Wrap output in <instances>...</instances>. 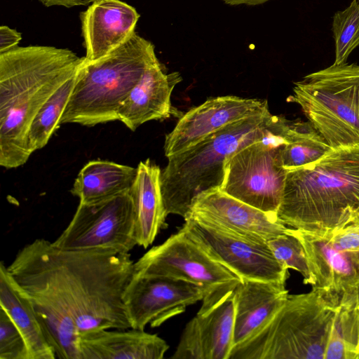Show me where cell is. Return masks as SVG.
Segmentation results:
<instances>
[{
    "instance_id": "obj_1",
    "label": "cell",
    "mask_w": 359,
    "mask_h": 359,
    "mask_svg": "<svg viewBox=\"0 0 359 359\" xmlns=\"http://www.w3.org/2000/svg\"><path fill=\"white\" fill-rule=\"evenodd\" d=\"M8 266L51 285L68 305L79 334L131 328L123 300L133 274L130 252L62 249L37 238L22 247Z\"/></svg>"
},
{
    "instance_id": "obj_2",
    "label": "cell",
    "mask_w": 359,
    "mask_h": 359,
    "mask_svg": "<svg viewBox=\"0 0 359 359\" xmlns=\"http://www.w3.org/2000/svg\"><path fill=\"white\" fill-rule=\"evenodd\" d=\"M83 60L53 46L15 47L0 53V165H23L32 154L27 133L37 112Z\"/></svg>"
},
{
    "instance_id": "obj_3",
    "label": "cell",
    "mask_w": 359,
    "mask_h": 359,
    "mask_svg": "<svg viewBox=\"0 0 359 359\" xmlns=\"http://www.w3.org/2000/svg\"><path fill=\"white\" fill-rule=\"evenodd\" d=\"M277 217L287 227L318 234L359 219V146L332 149L287 170Z\"/></svg>"
},
{
    "instance_id": "obj_4",
    "label": "cell",
    "mask_w": 359,
    "mask_h": 359,
    "mask_svg": "<svg viewBox=\"0 0 359 359\" xmlns=\"http://www.w3.org/2000/svg\"><path fill=\"white\" fill-rule=\"evenodd\" d=\"M285 118L269 111L232 123L185 151L168 158L161 187L167 216L186 219L201 194L220 189L229 157L282 128Z\"/></svg>"
},
{
    "instance_id": "obj_5",
    "label": "cell",
    "mask_w": 359,
    "mask_h": 359,
    "mask_svg": "<svg viewBox=\"0 0 359 359\" xmlns=\"http://www.w3.org/2000/svg\"><path fill=\"white\" fill-rule=\"evenodd\" d=\"M313 290L289 294L274 315L233 348L229 359H325L341 338L339 314Z\"/></svg>"
},
{
    "instance_id": "obj_6",
    "label": "cell",
    "mask_w": 359,
    "mask_h": 359,
    "mask_svg": "<svg viewBox=\"0 0 359 359\" xmlns=\"http://www.w3.org/2000/svg\"><path fill=\"white\" fill-rule=\"evenodd\" d=\"M156 59L154 46L135 32L98 60L83 57L60 125L93 126L117 121L121 104Z\"/></svg>"
},
{
    "instance_id": "obj_7",
    "label": "cell",
    "mask_w": 359,
    "mask_h": 359,
    "mask_svg": "<svg viewBox=\"0 0 359 359\" xmlns=\"http://www.w3.org/2000/svg\"><path fill=\"white\" fill-rule=\"evenodd\" d=\"M287 102L300 106L332 149L359 146V65L333 64L306 75Z\"/></svg>"
},
{
    "instance_id": "obj_8",
    "label": "cell",
    "mask_w": 359,
    "mask_h": 359,
    "mask_svg": "<svg viewBox=\"0 0 359 359\" xmlns=\"http://www.w3.org/2000/svg\"><path fill=\"white\" fill-rule=\"evenodd\" d=\"M285 123L280 130L248 144L227 159L220 189L262 211L277 215L287 170L281 151Z\"/></svg>"
},
{
    "instance_id": "obj_9",
    "label": "cell",
    "mask_w": 359,
    "mask_h": 359,
    "mask_svg": "<svg viewBox=\"0 0 359 359\" xmlns=\"http://www.w3.org/2000/svg\"><path fill=\"white\" fill-rule=\"evenodd\" d=\"M133 274L184 280L202 287L204 297L233 289L243 281L214 259L183 226L134 262Z\"/></svg>"
},
{
    "instance_id": "obj_10",
    "label": "cell",
    "mask_w": 359,
    "mask_h": 359,
    "mask_svg": "<svg viewBox=\"0 0 359 359\" xmlns=\"http://www.w3.org/2000/svg\"><path fill=\"white\" fill-rule=\"evenodd\" d=\"M52 243L62 249L108 248L130 252L137 243L129 191L96 203H79L68 226Z\"/></svg>"
},
{
    "instance_id": "obj_11",
    "label": "cell",
    "mask_w": 359,
    "mask_h": 359,
    "mask_svg": "<svg viewBox=\"0 0 359 359\" xmlns=\"http://www.w3.org/2000/svg\"><path fill=\"white\" fill-rule=\"evenodd\" d=\"M290 229L306 254L309 276L304 283L335 309L358 308L359 253L341 248L327 234Z\"/></svg>"
},
{
    "instance_id": "obj_12",
    "label": "cell",
    "mask_w": 359,
    "mask_h": 359,
    "mask_svg": "<svg viewBox=\"0 0 359 359\" xmlns=\"http://www.w3.org/2000/svg\"><path fill=\"white\" fill-rule=\"evenodd\" d=\"M182 226L216 261L239 276L286 283L288 269L273 256L267 244L249 241L188 217Z\"/></svg>"
},
{
    "instance_id": "obj_13",
    "label": "cell",
    "mask_w": 359,
    "mask_h": 359,
    "mask_svg": "<svg viewBox=\"0 0 359 359\" xmlns=\"http://www.w3.org/2000/svg\"><path fill=\"white\" fill-rule=\"evenodd\" d=\"M204 296L202 287L184 280L133 274L123 300L131 328L144 330L184 313Z\"/></svg>"
},
{
    "instance_id": "obj_14",
    "label": "cell",
    "mask_w": 359,
    "mask_h": 359,
    "mask_svg": "<svg viewBox=\"0 0 359 359\" xmlns=\"http://www.w3.org/2000/svg\"><path fill=\"white\" fill-rule=\"evenodd\" d=\"M234 289L203 297L201 309L187 324L171 358L229 359L233 348Z\"/></svg>"
},
{
    "instance_id": "obj_15",
    "label": "cell",
    "mask_w": 359,
    "mask_h": 359,
    "mask_svg": "<svg viewBox=\"0 0 359 359\" xmlns=\"http://www.w3.org/2000/svg\"><path fill=\"white\" fill-rule=\"evenodd\" d=\"M188 217L260 244H267L271 239L284 233L287 228L276 214L256 208L220 189L199 195L193 202Z\"/></svg>"
},
{
    "instance_id": "obj_16",
    "label": "cell",
    "mask_w": 359,
    "mask_h": 359,
    "mask_svg": "<svg viewBox=\"0 0 359 359\" xmlns=\"http://www.w3.org/2000/svg\"><path fill=\"white\" fill-rule=\"evenodd\" d=\"M268 111L266 99L235 95L209 98L182 115L165 135V156L168 158L181 153L232 123Z\"/></svg>"
},
{
    "instance_id": "obj_17",
    "label": "cell",
    "mask_w": 359,
    "mask_h": 359,
    "mask_svg": "<svg viewBox=\"0 0 359 359\" xmlns=\"http://www.w3.org/2000/svg\"><path fill=\"white\" fill-rule=\"evenodd\" d=\"M140 15L120 0H96L81 15L86 60H98L135 32Z\"/></svg>"
},
{
    "instance_id": "obj_18",
    "label": "cell",
    "mask_w": 359,
    "mask_h": 359,
    "mask_svg": "<svg viewBox=\"0 0 359 359\" xmlns=\"http://www.w3.org/2000/svg\"><path fill=\"white\" fill-rule=\"evenodd\" d=\"M182 80L179 72L168 74L165 66L156 59L121 104L118 121L135 131L147 121L170 118L173 114L172 92Z\"/></svg>"
},
{
    "instance_id": "obj_19",
    "label": "cell",
    "mask_w": 359,
    "mask_h": 359,
    "mask_svg": "<svg viewBox=\"0 0 359 359\" xmlns=\"http://www.w3.org/2000/svg\"><path fill=\"white\" fill-rule=\"evenodd\" d=\"M111 330L80 334L81 359H162L169 348L162 338L144 330Z\"/></svg>"
},
{
    "instance_id": "obj_20",
    "label": "cell",
    "mask_w": 359,
    "mask_h": 359,
    "mask_svg": "<svg viewBox=\"0 0 359 359\" xmlns=\"http://www.w3.org/2000/svg\"><path fill=\"white\" fill-rule=\"evenodd\" d=\"M285 283L243 280L234 289L233 347L267 322L288 295Z\"/></svg>"
},
{
    "instance_id": "obj_21",
    "label": "cell",
    "mask_w": 359,
    "mask_h": 359,
    "mask_svg": "<svg viewBox=\"0 0 359 359\" xmlns=\"http://www.w3.org/2000/svg\"><path fill=\"white\" fill-rule=\"evenodd\" d=\"M0 308L12 319L23 337L29 359H55L53 343L31 301L3 262L0 264Z\"/></svg>"
},
{
    "instance_id": "obj_22",
    "label": "cell",
    "mask_w": 359,
    "mask_h": 359,
    "mask_svg": "<svg viewBox=\"0 0 359 359\" xmlns=\"http://www.w3.org/2000/svg\"><path fill=\"white\" fill-rule=\"evenodd\" d=\"M161 172L159 166L150 159L140 161L129 191L133 203L137 243L144 248L149 247L159 231L167 227Z\"/></svg>"
},
{
    "instance_id": "obj_23",
    "label": "cell",
    "mask_w": 359,
    "mask_h": 359,
    "mask_svg": "<svg viewBox=\"0 0 359 359\" xmlns=\"http://www.w3.org/2000/svg\"><path fill=\"white\" fill-rule=\"evenodd\" d=\"M137 175V168L106 160H93L80 170L71 194L79 203L92 204L128 192Z\"/></svg>"
},
{
    "instance_id": "obj_24",
    "label": "cell",
    "mask_w": 359,
    "mask_h": 359,
    "mask_svg": "<svg viewBox=\"0 0 359 359\" xmlns=\"http://www.w3.org/2000/svg\"><path fill=\"white\" fill-rule=\"evenodd\" d=\"M284 140L281 158L287 170L313 163L332 149L309 121H289Z\"/></svg>"
},
{
    "instance_id": "obj_25",
    "label": "cell",
    "mask_w": 359,
    "mask_h": 359,
    "mask_svg": "<svg viewBox=\"0 0 359 359\" xmlns=\"http://www.w3.org/2000/svg\"><path fill=\"white\" fill-rule=\"evenodd\" d=\"M76 73L49 97L34 118L27 133V144L32 154L45 147L60 126V121L72 92Z\"/></svg>"
},
{
    "instance_id": "obj_26",
    "label": "cell",
    "mask_w": 359,
    "mask_h": 359,
    "mask_svg": "<svg viewBox=\"0 0 359 359\" xmlns=\"http://www.w3.org/2000/svg\"><path fill=\"white\" fill-rule=\"evenodd\" d=\"M332 31L335 47L334 65L346 64L359 46V1L353 0L346 8L334 13Z\"/></svg>"
},
{
    "instance_id": "obj_27",
    "label": "cell",
    "mask_w": 359,
    "mask_h": 359,
    "mask_svg": "<svg viewBox=\"0 0 359 359\" xmlns=\"http://www.w3.org/2000/svg\"><path fill=\"white\" fill-rule=\"evenodd\" d=\"M275 258L286 269L298 271L304 283L309 276L306 254L299 239L289 227L285 232L268 241Z\"/></svg>"
},
{
    "instance_id": "obj_28",
    "label": "cell",
    "mask_w": 359,
    "mask_h": 359,
    "mask_svg": "<svg viewBox=\"0 0 359 359\" xmlns=\"http://www.w3.org/2000/svg\"><path fill=\"white\" fill-rule=\"evenodd\" d=\"M0 359H29L26 342L8 314L0 308Z\"/></svg>"
},
{
    "instance_id": "obj_29",
    "label": "cell",
    "mask_w": 359,
    "mask_h": 359,
    "mask_svg": "<svg viewBox=\"0 0 359 359\" xmlns=\"http://www.w3.org/2000/svg\"><path fill=\"white\" fill-rule=\"evenodd\" d=\"M325 234L341 248L359 253V219Z\"/></svg>"
},
{
    "instance_id": "obj_30",
    "label": "cell",
    "mask_w": 359,
    "mask_h": 359,
    "mask_svg": "<svg viewBox=\"0 0 359 359\" xmlns=\"http://www.w3.org/2000/svg\"><path fill=\"white\" fill-rule=\"evenodd\" d=\"M21 34L8 26L0 27V53H4L17 47Z\"/></svg>"
},
{
    "instance_id": "obj_31",
    "label": "cell",
    "mask_w": 359,
    "mask_h": 359,
    "mask_svg": "<svg viewBox=\"0 0 359 359\" xmlns=\"http://www.w3.org/2000/svg\"><path fill=\"white\" fill-rule=\"evenodd\" d=\"M46 6H59L70 8L86 5L96 0H39Z\"/></svg>"
},
{
    "instance_id": "obj_32",
    "label": "cell",
    "mask_w": 359,
    "mask_h": 359,
    "mask_svg": "<svg viewBox=\"0 0 359 359\" xmlns=\"http://www.w3.org/2000/svg\"><path fill=\"white\" fill-rule=\"evenodd\" d=\"M224 2H225L227 4L231 5V6H236V5H248V6H256L262 4L266 1H269V0H222Z\"/></svg>"
},
{
    "instance_id": "obj_33",
    "label": "cell",
    "mask_w": 359,
    "mask_h": 359,
    "mask_svg": "<svg viewBox=\"0 0 359 359\" xmlns=\"http://www.w3.org/2000/svg\"><path fill=\"white\" fill-rule=\"evenodd\" d=\"M355 359H359V338L355 348Z\"/></svg>"
},
{
    "instance_id": "obj_34",
    "label": "cell",
    "mask_w": 359,
    "mask_h": 359,
    "mask_svg": "<svg viewBox=\"0 0 359 359\" xmlns=\"http://www.w3.org/2000/svg\"><path fill=\"white\" fill-rule=\"evenodd\" d=\"M358 1H359V0H357Z\"/></svg>"
},
{
    "instance_id": "obj_35",
    "label": "cell",
    "mask_w": 359,
    "mask_h": 359,
    "mask_svg": "<svg viewBox=\"0 0 359 359\" xmlns=\"http://www.w3.org/2000/svg\"><path fill=\"white\" fill-rule=\"evenodd\" d=\"M359 307V306H358Z\"/></svg>"
}]
</instances>
